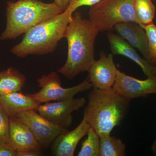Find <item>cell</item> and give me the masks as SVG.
Segmentation results:
<instances>
[{
  "label": "cell",
  "mask_w": 156,
  "mask_h": 156,
  "mask_svg": "<svg viewBox=\"0 0 156 156\" xmlns=\"http://www.w3.org/2000/svg\"><path fill=\"white\" fill-rule=\"evenodd\" d=\"M99 32L89 19L75 11L65 33L68 42L67 59L58 72L72 80L80 73L88 71L95 60V41Z\"/></svg>",
  "instance_id": "cell-1"
},
{
  "label": "cell",
  "mask_w": 156,
  "mask_h": 156,
  "mask_svg": "<svg viewBox=\"0 0 156 156\" xmlns=\"http://www.w3.org/2000/svg\"><path fill=\"white\" fill-rule=\"evenodd\" d=\"M130 101L118 94L113 88H93L88 96L83 118L99 137L111 135L119 126L129 110Z\"/></svg>",
  "instance_id": "cell-2"
},
{
  "label": "cell",
  "mask_w": 156,
  "mask_h": 156,
  "mask_svg": "<svg viewBox=\"0 0 156 156\" xmlns=\"http://www.w3.org/2000/svg\"><path fill=\"white\" fill-rule=\"evenodd\" d=\"M73 13L67 10L40 23L24 34L22 41L11 49L19 57L44 55L55 51L58 41L64 37Z\"/></svg>",
  "instance_id": "cell-3"
},
{
  "label": "cell",
  "mask_w": 156,
  "mask_h": 156,
  "mask_svg": "<svg viewBox=\"0 0 156 156\" xmlns=\"http://www.w3.org/2000/svg\"><path fill=\"white\" fill-rule=\"evenodd\" d=\"M63 11L54 2L40 0L9 1L6 7L7 24L0 39L16 38L34 26Z\"/></svg>",
  "instance_id": "cell-4"
},
{
  "label": "cell",
  "mask_w": 156,
  "mask_h": 156,
  "mask_svg": "<svg viewBox=\"0 0 156 156\" xmlns=\"http://www.w3.org/2000/svg\"><path fill=\"white\" fill-rule=\"evenodd\" d=\"M134 1L99 0L90 7L89 20L101 32L111 31L121 23L131 21L140 25L134 11Z\"/></svg>",
  "instance_id": "cell-5"
},
{
  "label": "cell",
  "mask_w": 156,
  "mask_h": 156,
  "mask_svg": "<svg viewBox=\"0 0 156 156\" xmlns=\"http://www.w3.org/2000/svg\"><path fill=\"white\" fill-rule=\"evenodd\" d=\"M37 82L41 89L39 92L30 95L41 104L73 98L78 93L93 88L88 79L74 87L63 88L59 76L54 71L37 79Z\"/></svg>",
  "instance_id": "cell-6"
},
{
  "label": "cell",
  "mask_w": 156,
  "mask_h": 156,
  "mask_svg": "<svg viewBox=\"0 0 156 156\" xmlns=\"http://www.w3.org/2000/svg\"><path fill=\"white\" fill-rule=\"evenodd\" d=\"M86 100L83 98H69L66 100L48 102L40 105L37 112L53 124L68 129L72 125L73 112L85 106Z\"/></svg>",
  "instance_id": "cell-7"
},
{
  "label": "cell",
  "mask_w": 156,
  "mask_h": 156,
  "mask_svg": "<svg viewBox=\"0 0 156 156\" xmlns=\"http://www.w3.org/2000/svg\"><path fill=\"white\" fill-rule=\"evenodd\" d=\"M13 117L25 123L30 128L42 148L48 147L59 134L68 130L53 124L34 110L20 112Z\"/></svg>",
  "instance_id": "cell-8"
},
{
  "label": "cell",
  "mask_w": 156,
  "mask_h": 156,
  "mask_svg": "<svg viewBox=\"0 0 156 156\" xmlns=\"http://www.w3.org/2000/svg\"><path fill=\"white\" fill-rule=\"evenodd\" d=\"M112 88L118 94L129 101L156 94V77L140 80L127 75L118 69Z\"/></svg>",
  "instance_id": "cell-9"
},
{
  "label": "cell",
  "mask_w": 156,
  "mask_h": 156,
  "mask_svg": "<svg viewBox=\"0 0 156 156\" xmlns=\"http://www.w3.org/2000/svg\"><path fill=\"white\" fill-rule=\"evenodd\" d=\"M117 68L113 59V54L100 53V58L95 60L88 70L87 79L93 88L108 89L112 88L116 79Z\"/></svg>",
  "instance_id": "cell-10"
},
{
  "label": "cell",
  "mask_w": 156,
  "mask_h": 156,
  "mask_svg": "<svg viewBox=\"0 0 156 156\" xmlns=\"http://www.w3.org/2000/svg\"><path fill=\"white\" fill-rule=\"evenodd\" d=\"M107 36L113 54L126 56L134 61L140 66L147 77H156V66L140 57L134 48L125 39L111 31L107 33Z\"/></svg>",
  "instance_id": "cell-11"
},
{
  "label": "cell",
  "mask_w": 156,
  "mask_h": 156,
  "mask_svg": "<svg viewBox=\"0 0 156 156\" xmlns=\"http://www.w3.org/2000/svg\"><path fill=\"white\" fill-rule=\"evenodd\" d=\"M90 128L89 123L83 118L80 125L72 131L67 130L59 134L53 141L52 154L56 156L74 155L78 143L87 135Z\"/></svg>",
  "instance_id": "cell-12"
},
{
  "label": "cell",
  "mask_w": 156,
  "mask_h": 156,
  "mask_svg": "<svg viewBox=\"0 0 156 156\" xmlns=\"http://www.w3.org/2000/svg\"><path fill=\"white\" fill-rule=\"evenodd\" d=\"M9 143L17 152L42 148L30 128L14 117H9Z\"/></svg>",
  "instance_id": "cell-13"
},
{
  "label": "cell",
  "mask_w": 156,
  "mask_h": 156,
  "mask_svg": "<svg viewBox=\"0 0 156 156\" xmlns=\"http://www.w3.org/2000/svg\"><path fill=\"white\" fill-rule=\"evenodd\" d=\"M114 29L118 35L134 48L139 50L144 58L148 61L149 56L148 44L147 35L144 29L134 22H126L118 23Z\"/></svg>",
  "instance_id": "cell-14"
},
{
  "label": "cell",
  "mask_w": 156,
  "mask_h": 156,
  "mask_svg": "<svg viewBox=\"0 0 156 156\" xmlns=\"http://www.w3.org/2000/svg\"><path fill=\"white\" fill-rule=\"evenodd\" d=\"M41 103L30 95L20 91L0 96V105L10 117L27 111L37 110Z\"/></svg>",
  "instance_id": "cell-15"
},
{
  "label": "cell",
  "mask_w": 156,
  "mask_h": 156,
  "mask_svg": "<svg viewBox=\"0 0 156 156\" xmlns=\"http://www.w3.org/2000/svg\"><path fill=\"white\" fill-rule=\"evenodd\" d=\"M26 78L14 67L0 72V96L21 91Z\"/></svg>",
  "instance_id": "cell-16"
},
{
  "label": "cell",
  "mask_w": 156,
  "mask_h": 156,
  "mask_svg": "<svg viewBox=\"0 0 156 156\" xmlns=\"http://www.w3.org/2000/svg\"><path fill=\"white\" fill-rule=\"evenodd\" d=\"M126 149L119 138L111 135L100 137V156H126Z\"/></svg>",
  "instance_id": "cell-17"
},
{
  "label": "cell",
  "mask_w": 156,
  "mask_h": 156,
  "mask_svg": "<svg viewBox=\"0 0 156 156\" xmlns=\"http://www.w3.org/2000/svg\"><path fill=\"white\" fill-rule=\"evenodd\" d=\"M134 9L137 20L144 28L145 26L153 23L155 8L151 0H135Z\"/></svg>",
  "instance_id": "cell-18"
},
{
  "label": "cell",
  "mask_w": 156,
  "mask_h": 156,
  "mask_svg": "<svg viewBox=\"0 0 156 156\" xmlns=\"http://www.w3.org/2000/svg\"><path fill=\"white\" fill-rule=\"evenodd\" d=\"M78 156H100V137L90 127Z\"/></svg>",
  "instance_id": "cell-19"
},
{
  "label": "cell",
  "mask_w": 156,
  "mask_h": 156,
  "mask_svg": "<svg viewBox=\"0 0 156 156\" xmlns=\"http://www.w3.org/2000/svg\"><path fill=\"white\" fill-rule=\"evenodd\" d=\"M148 40L149 56L148 61L156 66V25L154 23L144 27Z\"/></svg>",
  "instance_id": "cell-20"
},
{
  "label": "cell",
  "mask_w": 156,
  "mask_h": 156,
  "mask_svg": "<svg viewBox=\"0 0 156 156\" xmlns=\"http://www.w3.org/2000/svg\"><path fill=\"white\" fill-rule=\"evenodd\" d=\"M9 116L0 105V143H9Z\"/></svg>",
  "instance_id": "cell-21"
},
{
  "label": "cell",
  "mask_w": 156,
  "mask_h": 156,
  "mask_svg": "<svg viewBox=\"0 0 156 156\" xmlns=\"http://www.w3.org/2000/svg\"><path fill=\"white\" fill-rule=\"evenodd\" d=\"M99 0H71L68 7L66 10L73 14L77 9L82 6H87L91 7L95 5Z\"/></svg>",
  "instance_id": "cell-22"
},
{
  "label": "cell",
  "mask_w": 156,
  "mask_h": 156,
  "mask_svg": "<svg viewBox=\"0 0 156 156\" xmlns=\"http://www.w3.org/2000/svg\"><path fill=\"white\" fill-rule=\"evenodd\" d=\"M0 156H17V151L10 143H0Z\"/></svg>",
  "instance_id": "cell-23"
},
{
  "label": "cell",
  "mask_w": 156,
  "mask_h": 156,
  "mask_svg": "<svg viewBox=\"0 0 156 156\" xmlns=\"http://www.w3.org/2000/svg\"><path fill=\"white\" fill-rule=\"evenodd\" d=\"M43 155L41 150L30 149L17 152V156H39Z\"/></svg>",
  "instance_id": "cell-24"
},
{
  "label": "cell",
  "mask_w": 156,
  "mask_h": 156,
  "mask_svg": "<svg viewBox=\"0 0 156 156\" xmlns=\"http://www.w3.org/2000/svg\"><path fill=\"white\" fill-rule=\"evenodd\" d=\"M71 0H54L53 2L55 3L57 6L63 11H65L68 7Z\"/></svg>",
  "instance_id": "cell-25"
},
{
  "label": "cell",
  "mask_w": 156,
  "mask_h": 156,
  "mask_svg": "<svg viewBox=\"0 0 156 156\" xmlns=\"http://www.w3.org/2000/svg\"><path fill=\"white\" fill-rule=\"evenodd\" d=\"M152 151L155 155L156 156V140H154L152 147Z\"/></svg>",
  "instance_id": "cell-26"
}]
</instances>
